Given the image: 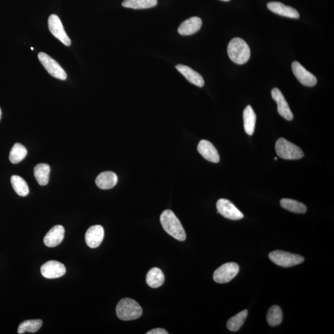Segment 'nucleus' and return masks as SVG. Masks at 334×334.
<instances>
[{
	"mask_svg": "<svg viewBox=\"0 0 334 334\" xmlns=\"http://www.w3.org/2000/svg\"><path fill=\"white\" fill-rule=\"evenodd\" d=\"M161 223L165 232L177 240L185 241L186 233L181 222L170 210H165L161 215Z\"/></svg>",
	"mask_w": 334,
	"mask_h": 334,
	"instance_id": "f257e3e1",
	"label": "nucleus"
},
{
	"mask_svg": "<svg viewBox=\"0 0 334 334\" xmlns=\"http://www.w3.org/2000/svg\"><path fill=\"white\" fill-rule=\"evenodd\" d=\"M227 53L233 62L238 64L246 63L251 55L250 49L242 38L236 37L230 41Z\"/></svg>",
	"mask_w": 334,
	"mask_h": 334,
	"instance_id": "f03ea898",
	"label": "nucleus"
},
{
	"mask_svg": "<svg viewBox=\"0 0 334 334\" xmlns=\"http://www.w3.org/2000/svg\"><path fill=\"white\" fill-rule=\"evenodd\" d=\"M116 313L121 320L131 321L140 318L143 315V309L137 301L125 298L118 303Z\"/></svg>",
	"mask_w": 334,
	"mask_h": 334,
	"instance_id": "7ed1b4c3",
	"label": "nucleus"
},
{
	"mask_svg": "<svg viewBox=\"0 0 334 334\" xmlns=\"http://www.w3.org/2000/svg\"><path fill=\"white\" fill-rule=\"evenodd\" d=\"M277 154L283 159L298 160L303 158L304 153L299 147L281 138L276 142Z\"/></svg>",
	"mask_w": 334,
	"mask_h": 334,
	"instance_id": "20e7f679",
	"label": "nucleus"
},
{
	"mask_svg": "<svg viewBox=\"0 0 334 334\" xmlns=\"http://www.w3.org/2000/svg\"><path fill=\"white\" fill-rule=\"evenodd\" d=\"M269 257L274 264L283 268L300 264L304 260L303 257L300 255L280 250L273 251Z\"/></svg>",
	"mask_w": 334,
	"mask_h": 334,
	"instance_id": "39448f33",
	"label": "nucleus"
},
{
	"mask_svg": "<svg viewBox=\"0 0 334 334\" xmlns=\"http://www.w3.org/2000/svg\"><path fill=\"white\" fill-rule=\"evenodd\" d=\"M38 59L44 68L50 75L60 80H66L67 75L62 67L49 55L43 52H40L38 55Z\"/></svg>",
	"mask_w": 334,
	"mask_h": 334,
	"instance_id": "423d86ee",
	"label": "nucleus"
},
{
	"mask_svg": "<svg viewBox=\"0 0 334 334\" xmlns=\"http://www.w3.org/2000/svg\"><path fill=\"white\" fill-rule=\"evenodd\" d=\"M239 265L235 262H228L221 265L213 275L215 282L226 283L231 281L238 274Z\"/></svg>",
	"mask_w": 334,
	"mask_h": 334,
	"instance_id": "0eeeda50",
	"label": "nucleus"
},
{
	"mask_svg": "<svg viewBox=\"0 0 334 334\" xmlns=\"http://www.w3.org/2000/svg\"><path fill=\"white\" fill-rule=\"evenodd\" d=\"M218 212L223 217L233 220H240L244 215L229 200L220 199L217 203Z\"/></svg>",
	"mask_w": 334,
	"mask_h": 334,
	"instance_id": "6e6552de",
	"label": "nucleus"
},
{
	"mask_svg": "<svg viewBox=\"0 0 334 334\" xmlns=\"http://www.w3.org/2000/svg\"><path fill=\"white\" fill-rule=\"evenodd\" d=\"M49 28L53 36H55L64 46H70L72 42L65 32L63 25L59 17L52 14L49 19Z\"/></svg>",
	"mask_w": 334,
	"mask_h": 334,
	"instance_id": "1a4fd4ad",
	"label": "nucleus"
},
{
	"mask_svg": "<svg viewBox=\"0 0 334 334\" xmlns=\"http://www.w3.org/2000/svg\"><path fill=\"white\" fill-rule=\"evenodd\" d=\"M292 69L296 78L307 87H313L317 83V79L315 75L308 72L298 61H294L292 64Z\"/></svg>",
	"mask_w": 334,
	"mask_h": 334,
	"instance_id": "9d476101",
	"label": "nucleus"
},
{
	"mask_svg": "<svg viewBox=\"0 0 334 334\" xmlns=\"http://www.w3.org/2000/svg\"><path fill=\"white\" fill-rule=\"evenodd\" d=\"M41 274L46 279H57L63 276L66 274V268L61 262L50 261L42 265Z\"/></svg>",
	"mask_w": 334,
	"mask_h": 334,
	"instance_id": "9b49d317",
	"label": "nucleus"
},
{
	"mask_svg": "<svg viewBox=\"0 0 334 334\" xmlns=\"http://www.w3.org/2000/svg\"><path fill=\"white\" fill-rule=\"evenodd\" d=\"M271 95L273 99L276 102L277 104V110L279 114L283 118L288 121L294 119V115L291 108L289 107L287 102H286L282 92L279 88H274L271 92Z\"/></svg>",
	"mask_w": 334,
	"mask_h": 334,
	"instance_id": "f8f14e48",
	"label": "nucleus"
},
{
	"mask_svg": "<svg viewBox=\"0 0 334 334\" xmlns=\"http://www.w3.org/2000/svg\"><path fill=\"white\" fill-rule=\"evenodd\" d=\"M104 237V230L101 226H94L90 227L85 233V242L88 247H99Z\"/></svg>",
	"mask_w": 334,
	"mask_h": 334,
	"instance_id": "ddd939ff",
	"label": "nucleus"
},
{
	"mask_svg": "<svg viewBox=\"0 0 334 334\" xmlns=\"http://www.w3.org/2000/svg\"><path fill=\"white\" fill-rule=\"evenodd\" d=\"M197 150L204 158L213 163H218L220 161V156L217 150L211 142L202 140L197 146Z\"/></svg>",
	"mask_w": 334,
	"mask_h": 334,
	"instance_id": "4468645a",
	"label": "nucleus"
},
{
	"mask_svg": "<svg viewBox=\"0 0 334 334\" xmlns=\"http://www.w3.org/2000/svg\"><path fill=\"white\" fill-rule=\"evenodd\" d=\"M64 232V227L60 225L52 227L44 237V244L49 248L58 246L63 240Z\"/></svg>",
	"mask_w": 334,
	"mask_h": 334,
	"instance_id": "2eb2a0df",
	"label": "nucleus"
},
{
	"mask_svg": "<svg viewBox=\"0 0 334 334\" xmlns=\"http://www.w3.org/2000/svg\"><path fill=\"white\" fill-rule=\"evenodd\" d=\"M269 10L278 15L288 17V18L298 19L300 14L294 8L285 5L280 2H273L268 4Z\"/></svg>",
	"mask_w": 334,
	"mask_h": 334,
	"instance_id": "dca6fc26",
	"label": "nucleus"
},
{
	"mask_svg": "<svg viewBox=\"0 0 334 334\" xmlns=\"http://www.w3.org/2000/svg\"><path fill=\"white\" fill-rule=\"evenodd\" d=\"M179 72L185 76L190 83L196 85L197 87H202L205 85V80L202 75L190 67L183 64H179L176 66Z\"/></svg>",
	"mask_w": 334,
	"mask_h": 334,
	"instance_id": "f3484780",
	"label": "nucleus"
},
{
	"mask_svg": "<svg viewBox=\"0 0 334 334\" xmlns=\"http://www.w3.org/2000/svg\"><path fill=\"white\" fill-rule=\"evenodd\" d=\"M203 25L202 20L198 17H192L183 21L179 28V33L182 35H190L200 30Z\"/></svg>",
	"mask_w": 334,
	"mask_h": 334,
	"instance_id": "a211bd4d",
	"label": "nucleus"
},
{
	"mask_svg": "<svg viewBox=\"0 0 334 334\" xmlns=\"http://www.w3.org/2000/svg\"><path fill=\"white\" fill-rule=\"evenodd\" d=\"M117 175L112 171H104L99 174L96 180V185L102 190H110L117 185Z\"/></svg>",
	"mask_w": 334,
	"mask_h": 334,
	"instance_id": "6ab92c4d",
	"label": "nucleus"
},
{
	"mask_svg": "<svg viewBox=\"0 0 334 334\" xmlns=\"http://www.w3.org/2000/svg\"><path fill=\"white\" fill-rule=\"evenodd\" d=\"M244 128L247 134L253 135L255 132L256 115L250 105H248L243 112Z\"/></svg>",
	"mask_w": 334,
	"mask_h": 334,
	"instance_id": "aec40b11",
	"label": "nucleus"
},
{
	"mask_svg": "<svg viewBox=\"0 0 334 334\" xmlns=\"http://www.w3.org/2000/svg\"><path fill=\"white\" fill-rule=\"evenodd\" d=\"M165 277L161 270L153 268L147 274L146 282L150 287L156 288L164 284Z\"/></svg>",
	"mask_w": 334,
	"mask_h": 334,
	"instance_id": "412c9836",
	"label": "nucleus"
},
{
	"mask_svg": "<svg viewBox=\"0 0 334 334\" xmlns=\"http://www.w3.org/2000/svg\"><path fill=\"white\" fill-rule=\"evenodd\" d=\"M50 173V167L48 164H38L34 168L35 178L38 184L41 186H45L48 184Z\"/></svg>",
	"mask_w": 334,
	"mask_h": 334,
	"instance_id": "4be33fe9",
	"label": "nucleus"
},
{
	"mask_svg": "<svg viewBox=\"0 0 334 334\" xmlns=\"http://www.w3.org/2000/svg\"><path fill=\"white\" fill-rule=\"evenodd\" d=\"M122 5L125 8L141 10L155 7L158 0H125Z\"/></svg>",
	"mask_w": 334,
	"mask_h": 334,
	"instance_id": "5701e85b",
	"label": "nucleus"
},
{
	"mask_svg": "<svg viewBox=\"0 0 334 334\" xmlns=\"http://www.w3.org/2000/svg\"><path fill=\"white\" fill-rule=\"evenodd\" d=\"M280 206L283 209L296 214H304L307 211L306 206L303 203L291 199H282L280 201Z\"/></svg>",
	"mask_w": 334,
	"mask_h": 334,
	"instance_id": "b1692460",
	"label": "nucleus"
},
{
	"mask_svg": "<svg viewBox=\"0 0 334 334\" xmlns=\"http://www.w3.org/2000/svg\"><path fill=\"white\" fill-rule=\"evenodd\" d=\"M42 324L43 322L40 319H32V320L24 321L20 324L17 333L21 334L26 332H36L42 327Z\"/></svg>",
	"mask_w": 334,
	"mask_h": 334,
	"instance_id": "393cba45",
	"label": "nucleus"
},
{
	"mask_svg": "<svg viewBox=\"0 0 334 334\" xmlns=\"http://www.w3.org/2000/svg\"><path fill=\"white\" fill-rule=\"evenodd\" d=\"M248 314V310L245 309L230 318L227 324V327L229 330L232 332H236L240 329L246 320Z\"/></svg>",
	"mask_w": 334,
	"mask_h": 334,
	"instance_id": "a878e982",
	"label": "nucleus"
},
{
	"mask_svg": "<svg viewBox=\"0 0 334 334\" xmlns=\"http://www.w3.org/2000/svg\"><path fill=\"white\" fill-rule=\"evenodd\" d=\"M11 183L14 190L19 196L22 197L28 196L29 193L28 185L22 177L17 175L12 176Z\"/></svg>",
	"mask_w": 334,
	"mask_h": 334,
	"instance_id": "bb28decb",
	"label": "nucleus"
},
{
	"mask_svg": "<svg viewBox=\"0 0 334 334\" xmlns=\"http://www.w3.org/2000/svg\"><path fill=\"white\" fill-rule=\"evenodd\" d=\"M28 151L26 147L21 144L16 143L14 145L10 153V161L14 164H18L25 159Z\"/></svg>",
	"mask_w": 334,
	"mask_h": 334,
	"instance_id": "cd10ccee",
	"label": "nucleus"
},
{
	"mask_svg": "<svg viewBox=\"0 0 334 334\" xmlns=\"http://www.w3.org/2000/svg\"><path fill=\"white\" fill-rule=\"evenodd\" d=\"M283 314L281 308L278 306H273L269 309L267 315V321L271 326H277L281 324Z\"/></svg>",
	"mask_w": 334,
	"mask_h": 334,
	"instance_id": "c85d7f7f",
	"label": "nucleus"
},
{
	"mask_svg": "<svg viewBox=\"0 0 334 334\" xmlns=\"http://www.w3.org/2000/svg\"><path fill=\"white\" fill-rule=\"evenodd\" d=\"M147 334H168V332L166 330L161 329V328H156L151 330L149 331L146 333Z\"/></svg>",
	"mask_w": 334,
	"mask_h": 334,
	"instance_id": "c756f323",
	"label": "nucleus"
},
{
	"mask_svg": "<svg viewBox=\"0 0 334 334\" xmlns=\"http://www.w3.org/2000/svg\"><path fill=\"white\" fill-rule=\"evenodd\" d=\"M2 115V112L1 108H0V120H1Z\"/></svg>",
	"mask_w": 334,
	"mask_h": 334,
	"instance_id": "7c9ffc66",
	"label": "nucleus"
},
{
	"mask_svg": "<svg viewBox=\"0 0 334 334\" xmlns=\"http://www.w3.org/2000/svg\"><path fill=\"white\" fill-rule=\"evenodd\" d=\"M221 1H223V2H229V1H230V0H221Z\"/></svg>",
	"mask_w": 334,
	"mask_h": 334,
	"instance_id": "2f4dec72",
	"label": "nucleus"
},
{
	"mask_svg": "<svg viewBox=\"0 0 334 334\" xmlns=\"http://www.w3.org/2000/svg\"><path fill=\"white\" fill-rule=\"evenodd\" d=\"M31 50H34V48H33V47H31Z\"/></svg>",
	"mask_w": 334,
	"mask_h": 334,
	"instance_id": "473e14b6",
	"label": "nucleus"
}]
</instances>
